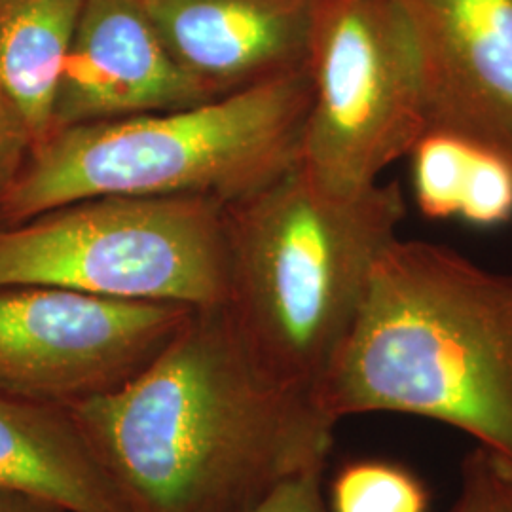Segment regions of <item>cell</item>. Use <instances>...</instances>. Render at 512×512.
Segmentation results:
<instances>
[{"mask_svg": "<svg viewBox=\"0 0 512 512\" xmlns=\"http://www.w3.org/2000/svg\"><path fill=\"white\" fill-rule=\"evenodd\" d=\"M310 103L304 65L192 107L55 131L4 194L0 224L101 196L234 202L300 162Z\"/></svg>", "mask_w": 512, "mask_h": 512, "instance_id": "cell-4", "label": "cell"}, {"mask_svg": "<svg viewBox=\"0 0 512 512\" xmlns=\"http://www.w3.org/2000/svg\"><path fill=\"white\" fill-rule=\"evenodd\" d=\"M84 0H0V88L35 148L52 133L55 95Z\"/></svg>", "mask_w": 512, "mask_h": 512, "instance_id": "cell-12", "label": "cell"}, {"mask_svg": "<svg viewBox=\"0 0 512 512\" xmlns=\"http://www.w3.org/2000/svg\"><path fill=\"white\" fill-rule=\"evenodd\" d=\"M196 308L0 287V391L82 403L137 376Z\"/></svg>", "mask_w": 512, "mask_h": 512, "instance_id": "cell-7", "label": "cell"}, {"mask_svg": "<svg viewBox=\"0 0 512 512\" xmlns=\"http://www.w3.org/2000/svg\"><path fill=\"white\" fill-rule=\"evenodd\" d=\"M129 512H247L327 465L336 421L279 384L222 306L196 308L118 389L67 406Z\"/></svg>", "mask_w": 512, "mask_h": 512, "instance_id": "cell-1", "label": "cell"}, {"mask_svg": "<svg viewBox=\"0 0 512 512\" xmlns=\"http://www.w3.org/2000/svg\"><path fill=\"white\" fill-rule=\"evenodd\" d=\"M330 512H427L429 492L410 469L382 459H359L338 469Z\"/></svg>", "mask_w": 512, "mask_h": 512, "instance_id": "cell-13", "label": "cell"}, {"mask_svg": "<svg viewBox=\"0 0 512 512\" xmlns=\"http://www.w3.org/2000/svg\"><path fill=\"white\" fill-rule=\"evenodd\" d=\"M300 164L338 190L380 183L429 131L420 50L401 0H313Z\"/></svg>", "mask_w": 512, "mask_h": 512, "instance_id": "cell-6", "label": "cell"}, {"mask_svg": "<svg viewBox=\"0 0 512 512\" xmlns=\"http://www.w3.org/2000/svg\"><path fill=\"white\" fill-rule=\"evenodd\" d=\"M0 512H69L54 501L37 495L0 490Z\"/></svg>", "mask_w": 512, "mask_h": 512, "instance_id": "cell-19", "label": "cell"}, {"mask_svg": "<svg viewBox=\"0 0 512 512\" xmlns=\"http://www.w3.org/2000/svg\"><path fill=\"white\" fill-rule=\"evenodd\" d=\"M404 217L397 181L338 190L300 162L224 205L222 308L266 374L317 399Z\"/></svg>", "mask_w": 512, "mask_h": 512, "instance_id": "cell-3", "label": "cell"}, {"mask_svg": "<svg viewBox=\"0 0 512 512\" xmlns=\"http://www.w3.org/2000/svg\"><path fill=\"white\" fill-rule=\"evenodd\" d=\"M476 145L440 131H427L410 152L414 198L429 219L458 217Z\"/></svg>", "mask_w": 512, "mask_h": 512, "instance_id": "cell-14", "label": "cell"}, {"mask_svg": "<svg viewBox=\"0 0 512 512\" xmlns=\"http://www.w3.org/2000/svg\"><path fill=\"white\" fill-rule=\"evenodd\" d=\"M177 65L213 97L306 65L313 0H137Z\"/></svg>", "mask_w": 512, "mask_h": 512, "instance_id": "cell-10", "label": "cell"}, {"mask_svg": "<svg viewBox=\"0 0 512 512\" xmlns=\"http://www.w3.org/2000/svg\"><path fill=\"white\" fill-rule=\"evenodd\" d=\"M458 217L492 228L512 219V160L490 148L476 147Z\"/></svg>", "mask_w": 512, "mask_h": 512, "instance_id": "cell-15", "label": "cell"}, {"mask_svg": "<svg viewBox=\"0 0 512 512\" xmlns=\"http://www.w3.org/2000/svg\"><path fill=\"white\" fill-rule=\"evenodd\" d=\"M327 465L311 467L287 478L272 494L247 512H330L323 495V475Z\"/></svg>", "mask_w": 512, "mask_h": 512, "instance_id": "cell-18", "label": "cell"}, {"mask_svg": "<svg viewBox=\"0 0 512 512\" xmlns=\"http://www.w3.org/2000/svg\"><path fill=\"white\" fill-rule=\"evenodd\" d=\"M334 421L412 414L512 461V275L399 238L317 387Z\"/></svg>", "mask_w": 512, "mask_h": 512, "instance_id": "cell-2", "label": "cell"}, {"mask_svg": "<svg viewBox=\"0 0 512 512\" xmlns=\"http://www.w3.org/2000/svg\"><path fill=\"white\" fill-rule=\"evenodd\" d=\"M452 512H512V461L478 446L461 467Z\"/></svg>", "mask_w": 512, "mask_h": 512, "instance_id": "cell-16", "label": "cell"}, {"mask_svg": "<svg viewBox=\"0 0 512 512\" xmlns=\"http://www.w3.org/2000/svg\"><path fill=\"white\" fill-rule=\"evenodd\" d=\"M423 71L429 131L512 160V0H401Z\"/></svg>", "mask_w": 512, "mask_h": 512, "instance_id": "cell-8", "label": "cell"}, {"mask_svg": "<svg viewBox=\"0 0 512 512\" xmlns=\"http://www.w3.org/2000/svg\"><path fill=\"white\" fill-rule=\"evenodd\" d=\"M0 490L37 495L69 512H129L67 406L2 391Z\"/></svg>", "mask_w": 512, "mask_h": 512, "instance_id": "cell-11", "label": "cell"}, {"mask_svg": "<svg viewBox=\"0 0 512 512\" xmlns=\"http://www.w3.org/2000/svg\"><path fill=\"white\" fill-rule=\"evenodd\" d=\"M0 287L222 306L224 203L192 196H101L0 226Z\"/></svg>", "mask_w": 512, "mask_h": 512, "instance_id": "cell-5", "label": "cell"}, {"mask_svg": "<svg viewBox=\"0 0 512 512\" xmlns=\"http://www.w3.org/2000/svg\"><path fill=\"white\" fill-rule=\"evenodd\" d=\"M35 141L18 110L0 88V202L27 164Z\"/></svg>", "mask_w": 512, "mask_h": 512, "instance_id": "cell-17", "label": "cell"}, {"mask_svg": "<svg viewBox=\"0 0 512 512\" xmlns=\"http://www.w3.org/2000/svg\"><path fill=\"white\" fill-rule=\"evenodd\" d=\"M209 99L215 97L177 65L137 0H84L55 95L52 133Z\"/></svg>", "mask_w": 512, "mask_h": 512, "instance_id": "cell-9", "label": "cell"}]
</instances>
